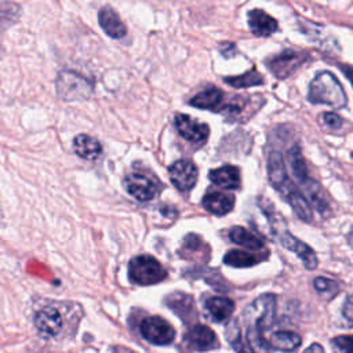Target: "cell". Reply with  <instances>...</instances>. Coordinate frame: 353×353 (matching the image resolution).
Wrapping results in <instances>:
<instances>
[{"instance_id": "52a82bcc", "label": "cell", "mask_w": 353, "mask_h": 353, "mask_svg": "<svg viewBox=\"0 0 353 353\" xmlns=\"http://www.w3.org/2000/svg\"><path fill=\"white\" fill-rule=\"evenodd\" d=\"M127 192L139 201L152 200L159 192V183L149 175L142 172H131L124 181Z\"/></svg>"}, {"instance_id": "d6a6232c", "label": "cell", "mask_w": 353, "mask_h": 353, "mask_svg": "<svg viewBox=\"0 0 353 353\" xmlns=\"http://www.w3.org/2000/svg\"><path fill=\"white\" fill-rule=\"evenodd\" d=\"M341 70H343V73L346 74V77L349 79V81H350L352 85H353V68L343 65V66H341Z\"/></svg>"}, {"instance_id": "9c48e42d", "label": "cell", "mask_w": 353, "mask_h": 353, "mask_svg": "<svg viewBox=\"0 0 353 353\" xmlns=\"http://www.w3.org/2000/svg\"><path fill=\"white\" fill-rule=\"evenodd\" d=\"M34 325L41 335L54 338L61 334L63 327V316L59 309L54 306H46L36 313Z\"/></svg>"}, {"instance_id": "ba28073f", "label": "cell", "mask_w": 353, "mask_h": 353, "mask_svg": "<svg viewBox=\"0 0 353 353\" xmlns=\"http://www.w3.org/2000/svg\"><path fill=\"white\" fill-rule=\"evenodd\" d=\"M306 52L301 51H294V50H285L270 59H268V68L269 70L279 79H285L288 77L305 59H306Z\"/></svg>"}, {"instance_id": "7c38bea8", "label": "cell", "mask_w": 353, "mask_h": 353, "mask_svg": "<svg viewBox=\"0 0 353 353\" xmlns=\"http://www.w3.org/2000/svg\"><path fill=\"white\" fill-rule=\"evenodd\" d=\"M279 239H280V243L284 248L295 252L301 258V261L303 262L306 269L313 270V269L317 268V256H316V252L313 251V248H310L303 241L294 237L288 230L281 232Z\"/></svg>"}, {"instance_id": "4fadbf2b", "label": "cell", "mask_w": 353, "mask_h": 353, "mask_svg": "<svg viewBox=\"0 0 353 353\" xmlns=\"http://www.w3.org/2000/svg\"><path fill=\"white\" fill-rule=\"evenodd\" d=\"M185 342L193 350H210L216 346V335L210 327L197 324L188 331Z\"/></svg>"}, {"instance_id": "30bf717a", "label": "cell", "mask_w": 353, "mask_h": 353, "mask_svg": "<svg viewBox=\"0 0 353 353\" xmlns=\"http://www.w3.org/2000/svg\"><path fill=\"white\" fill-rule=\"evenodd\" d=\"M197 176V167L190 160H178L170 167L171 182L181 192L190 190L196 185Z\"/></svg>"}, {"instance_id": "44dd1931", "label": "cell", "mask_w": 353, "mask_h": 353, "mask_svg": "<svg viewBox=\"0 0 353 353\" xmlns=\"http://www.w3.org/2000/svg\"><path fill=\"white\" fill-rule=\"evenodd\" d=\"M268 176L274 189L281 186L290 176L287 174L285 163L279 152H272L268 157Z\"/></svg>"}, {"instance_id": "83f0119b", "label": "cell", "mask_w": 353, "mask_h": 353, "mask_svg": "<svg viewBox=\"0 0 353 353\" xmlns=\"http://www.w3.org/2000/svg\"><path fill=\"white\" fill-rule=\"evenodd\" d=\"M313 285H314V290H316L321 296H324L325 299L332 298V296L338 292V290H339L338 284H336L334 280L325 279V277H317V279H314Z\"/></svg>"}, {"instance_id": "6da1fadb", "label": "cell", "mask_w": 353, "mask_h": 353, "mask_svg": "<svg viewBox=\"0 0 353 353\" xmlns=\"http://www.w3.org/2000/svg\"><path fill=\"white\" fill-rule=\"evenodd\" d=\"M276 317V296L273 294H263L258 296L245 310L244 319L248 325L247 341L252 350L270 352L273 350L270 342L263 338V332L272 327Z\"/></svg>"}, {"instance_id": "603a6c76", "label": "cell", "mask_w": 353, "mask_h": 353, "mask_svg": "<svg viewBox=\"0 0 353 353\" xmlns=\"http://www.w3.org/2000/svg\"><path fill=\"white\" fill-rule=\"evenodd\" d=\"M222 98H223V92L216 87H211V88H207V90L199 92L197 95H194L190 99V105L200 108V109L216 110V109H219Z\"/></svg>"}, {"instance_id": "e0dca14e", "label": "cell", "mask_w": 353, "mask_h": 353, "mask_svg": "<svg viewBox=\"0 0 353 353\" xmlns=\"http://www.w3.org/2000/svg\"><path fill=\"white\" fill-rule=\"evenodd\" d=\"M208 178L216 186L223 189H237L241 183L240 170L234 165H223L208 172Z\"/></svg>"}, {"instance_id": "3957f363", "label": "cell", "mask_w": 353, "mask_h": 353, "mask_svg": "<svg viewBox=\"0 0 353 353\" xmlns=\"http://www.w3.org/2000/svg\"><path fill=\"white\" fill-rule=\"evenodd\" d=\"M130 280L139 285H152L165 279L167 270L150 255H138L128 265Z\"/></svg>"}, {"instance_id": "7a4b0ae2", "label": "cell", "mask_w": 353, "mask_h": 353, "mask_svg": "<svg viewBox=\"0 0 353 353\" xmlns=\"http://www.w3.org/2000/svg\"><path fill=\"white\" fill-rule=\"evenodd\" d=\"M307 98L312 103L328 105L341 109L346 105V92L338 79L330 72H320L309 85Z\"/></svg>"}, {"instance_id": "7402d4cb", "label": "cell", "mask_w": 353, "mask_h": 353, "mask_svg": "<svg viewBox=\"0 0 353 353\" xmlns=\"http://www.w3.org/2000/svg\"><path fill=\"white\" fill-rule=\"evenodd\" d=\"M266 258L268 254H251L241 250H232L225 255L223 262L233 268H250L262 262Z\"/></svg>"}, {"instance_id": "ac0fdd59", "label": "cell", "mask_w": 353, "mask_h": 353, "mask_svg": "<svg viewBox=\"0 0 353 353\" xmlns=\"http://www.w3.org/2000/svg\"><path fill=\"white\" fill-rule=\"evenodd\" d=\"M203 205L214 215H225L233 210L234 197L222 192H210L203 197Z\"/></svg>"}, {"instance_id": "4dcf8cb0", "label": "cell", "mask_w": 353, "mask_h": 353, "mask_svg": "<svg viewBox=\"0 0 353 353\" xmlns=\"http://www.w3.org/2000/svg\"><path fill=\"white\" fill-rule=\"evenodd\" d=\"M323 121H324V124H325L327 127H330L331 130H338V128H341V125H342V119H341L336 113H334V112H325V113H323Z\"/></svg>"}, {"instance_id": "5bb4252c", "label": "cell", "mask_w": 353, "mask_h": 353, "mask_svg": "<svg viewBox=\"0 0 353 353\" xmlns=\"http://www.w3.org/2000/svg\"><path fill=\"white\" fill-rule=\"evenodd\" d=\"M98 22H99L101 28L103 29V32L112 39H121L127 34V29H125L124 23L121 22V19L116 14V11L113 8H110L109 6H105L99 10Z\"/></svg>"}, {"instance_id": "4316f807", "label": "cell", "mask_w": 353, "mask_h": 353, "mask_svg": "<svg viewBox=\"0 0 353 353\" xmlns=\"http://www.w3.org/2000/svg\"><path fill=\"white\" fill-rule=\"evenodd\" d=\"M225 83L230 84L234 88H247L254 85L263 84V77L255 69L245 72L244 74L234 76V77H225Z\"/></svg>"}, {"instance_id": "5b68a950", "label": "cell", "mask_w": 353, "mask_h": 353, "mask_svg": "<svg viewBox=\"0 0 353 353\" xmlns=\"http://www.w3.org/2000/svg\"><path fill=\"white\" fill-rule=\"evenodd\" d=\"M141 335L153 345H170L175 338V331L172 325L159 316H150L142 320L139 324Z\"/></svg>"}, {"instance_id": "484cf974", "label": "cell", "mask_w": 353, "mask_h": 353, "mask_svg": "<svg viewBox=\"0 0 353 353\" xmlns=\"http://www.w3.org/2000/svg\"><path fill=\"white\" fill-rule=\"evenodd\" d=\"M287 161H288V165L294 174V176L296 178V181L301 183L303 182L307 176H309V172H307V167L305 164V160H303V156L301 153V149L298 146H294L288 150L287 153Z\"/></svg>"}, {"instance_id": "2e32d148", "label": "cell", "mask_w": 353, "mask_h": 353, "mask_svg": "<svg viewBox=\"0 0 353 353\" xmlns=\"http://www.w3.org/2000/svg\"><path fill=\"white\" fill-rule=\"evenodd\" d=\"M303 188V194L310 201V204L323 215H327L330 212V203L317 181L307 176L303 182H301Z\"/></svg>"}, {"instance_id": "cb8c5ba5", "label": "cell", "mask_w": 353, "mask_h": 353, "mask_svg": "<svg viewBox=\"0 0 353 353\" xmlns=\"http://www.w3.org/2000/svg\"><path fill=\"white\" fill-rule=\"evenodd\" d=\"M229 239L233 243H236L239 245H243L245 248H250V250H261L265 245V243L261 237L251 233L248 229H245L243 226L232 228L230 232H229Z\"/></svg>"}, {"instance_id": "836d02e7", "label": "cell", "mask_w": 353, "mask_h": 353, "mask_svg": "<svg viewBox=\"0 0 353 353\" xmlns=\"http://www.w3.org/2000/svg\"><path fill=\"white\" fill-rule=\"evenodd\" d=\"M324 352V347L323 346H320V345H317V343H314V345H312V346H309L307 349H306V352L309 353V352Z\"/></svg>"}, {"instance_id": "d4e9b609", "label": "cell", "mask_w": 353, "mask_h": 353, "mask_svg": "<svg viewBox=\"0 0 353 353\" xmlns=\"http://www.w3.org/2000/svg\"><path fill=\"white\" fill-rule=\"evenodd\" d=\"M301 336L292 331H277L270 338V345L276 350L292 352L301 346Z\"/></svg>"}, {"instance_id": "d6986e66", "label": "cell", "mask_w": 353, "mask_h": 353, "mask_svg": "<svg viewBox=\"0 0 353 353\" xmlns=\"http://www.w3.org/2000/svg\"><path fill=\"white\" fill-rule=\"evenodd\" d=\"M205 309L214 321L223 323L230 319L234 310V303L225 296H212L205 301Z\"/></svg>"}, {"instance_id": "8fae6325", "label": "cell", "mask_w": 353, "mask_h": 353, "mask_svg": "<svg viewBox=\"0 0 353 353\" xmlns=\"http://www.w3.org/2000/svg\"><path fill=\"white\" fill-rule=\"evenodd\" d=\"M174 124H175V128L178 130V132L181 134V137L193 143L204 142L210 132V128L207 124L200 123V121L192 119L190 116L182 114V113L175 116Z\"/></svg>"}, {"instance_id": "277c9868", "label": "cell", "mask_w": 353, "mask_h": 353, "mask_svg": "<svg viewBox=\"0 0 353 353\" xmlns=\"http://www.w3.org/2000/svg\"><path fill=\"white\" fill-rule=\"evenodd\" d=\"M57 88L59 97L66 101L87 98L92 91V85L85 77L70 70L59 73L57 80Z\"/></svg>"}, {"instance_id": "ffe728a7", "label": "cell", "mask_w": 353, "mask_h": 353, "mask_svg": "<svg viewBox=\"0 0 353 353\" xmlns=\"http://www.w3.org/2000/svg\"><path fill=\"white\" fill-rule=\"evenodd\" d=\"M73 150L79 157L84 160H95L101 156L102 146L95 138L85 134H80L73 141Z\"/></svg>"}, {"instance_id": "8992f818", "label": "cell", "mask_w": 353, "mask_h": 353, "mask_svg": "<svg viewBox=\"0 0 353 353\" xmlns=\"http://www.w3.org/2000/svg\"><path fill=\"white\" fill-rule=\"evenodd\" d=\"M276 190L292 207V210L298 218H301L303 222H310L313 219V211H312V207H310L306 196L303 194V192H301L294 185V182L290 178Z\"/></svg>"}, {"instance_id": "f546056e", "label": "cell", "mask_w": 353, "mask_h": 353, "mask_svg": "<svg viewBox=\"0 0 353 353\" xmlns=\"http://www.w3.org/2000/svg\"><path fill=\"white\" fill-rule=\"evenodd\" d=\"M342 317L346 320L347 325H353V295H349L342 305Z\"/></svg>"}, {"instance_id": "f1b7e54d", "label": "cell", "mask_w": 353, "mask_h": 353, "mask_svg": "<svg viewBox=\"0 0 353 353\" xmlns=\"http://www.w3.org/2000/svg\"><path fill=\"white\" fill-rule=\"evenodd\" d=\"M332 346L345 353H353V335H339L331 341Z\"/></svg>"}, {"instance_id": "9a60e30c", "label": "cell", "mask_w": 353, "mask_h": 353, "mask_svg": "<svg viewBox=\"0 0 353 353\" xmlns=\"http://www.w3.org/2000/svg\"><path fill=\"white\" fill-rule=\"evenodd\" d=\"M248 25L255 36L266 37L277 30V22L262 10H252L248 12Z\"/></svg>"}, {"instance_id": "1f68e13d", "label": "cell", "mask_w": 353, "mask_h": 353, "mask_svg": "<svg viewBox=\"0 0 353 353\" xmlns=\"http://www.w3.org/2000/svg\"><path fill=\"white\" fill-rule=\"evenodd\" d=\"M219 48H221V52H222L225 57H230V51H232V52L234 51V44H232V43H222Z\"/></svg>"}]
</instances>
